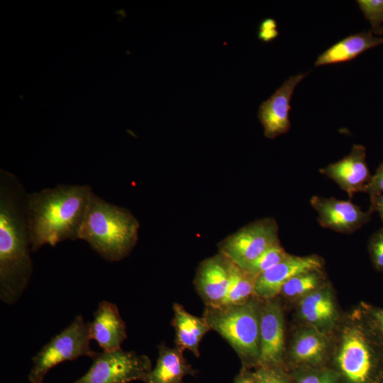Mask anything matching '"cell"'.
Instances as JSON below:
<instances>
[{"label": "cell", "instance_id": "6da1fadb", "mask_svg": "<svg viewBox=\"0 0 383 383\" xmlns=\"http://www.w3.org/2000/svg\"><path fill=\"white\" fill-rule=\"evenodd\" d=\"M27 196L13 174L0 170V299L15 304L33 273Z\"/></svg>", "mask_w": 383, "mask_h": 383}, {"label": "cell", "instance_id": "7a4b0ae2", "mask_svg": "<svg viewBox=\"0 0 383 383\" xmlns=\"http://www.w3.org/2000/svg\"><path fill=\"white\" fill-rule=\"evenodd\" d=\"M89 185H57L28 194L27 220L30 250L55 247L78 233L93 194Z\"/></svg>", "mask_w": 383, "mask_h": 383}, {"label": "cell", "instance_id": "3957f363", "mask_svg": "<svg viewBox=\"0 0 383 383\" xmlns=\"http://www.w3.org/2000/svg\"><path fill=\"white\" fill-rule=\"evenodd\" d=\"M139 228L138 221L128 210L93 193L78 239L87 241L106 260L116 262L127 257L133 250Z\"/></svg>", "mask_w": 383, "mask_h": 383}, {"label": "cell", "instance_id": "277c9868", "mask_svg": "<svg viewBox=\"0 0 383 383\" xmlns=\"http://www.w3.org/2000/svg\"><path fill=\"white\" fill-rule=\"evenodd\" d=\"M261 305L252 297L238 305L206 307L203 314L211 329L233 348L244 369L257 367Z\"/></svg>", "mask_w": 383, "mask_h": 383}, {"label": "cell", "instance_id": "5b68a950", "mask_svg": "<svg viewBox=\"0 0 383 383\" xmlns=\"http://www.w3.org/2000/svg\"><path fill=\"white\" fill-rule=\"evenodd\" d=\"M90 340L89 323L81 315L77 316L32 357L28 380L31 383H42L48 371L58 364L82 356L93 359L97 353L91 348Z\"/></svg>", "mask_w": 383, "mask_h": 383}, {"label": "cell", "instance_id": "8992f818", "mask_svg": "<svg viewBox=\"0 0 383 383\" xmlns=\"http://www.w3.org/2000/svg\"><path fill=\"white\" fill-rule=\"evenodd\" d=\"M379 348H383L368 328L353 326L345 330L337 360L350 383L374 382L381 360Z\"/></svg>", "mask_w": 383, "mask_h": 383}, {"label": "cell", "instance_id": "52a82bcc", "mask_svg": "<svg viewBox=\"0 0 383 383\" xmlns=\"http://www.w3.org/2000/svg\"><path fill=\"white\" fill-rule=\"evenodd\" d=\"M278 225L272 218L256 220L218 243V252L245 269L270 248L279 244Z\"/></svg>", "mask_w": 383, "mask_h": 383}, {"label": "cell", "instance_id": "ba28073f", "mask_svg": "<svg viewBox=\"0 0 383 383\" xmlns=\"http://www.w3.org/2000/svg\"><path fill=\"white\" fill-rule=\"evenodd\" d=\"M86 374L72 383H129L143 381L152 369L145 355L122 349L97 353Z\"/></svg>", "mask_w": 383, "mask_h": 383}, {"label": "cell", "instance_id": "9c48e42d", "mask_svg": "<svg viewBox=\"0 0 383 383\" xmlns=\"http://www.w3.org/2000/svg\"><path fill=\"white\" fill-rule=\"evenodd\" d=\"M284 350L283 312L280 304L265 300L260 309V355L257 367L279 368Z\"/></svg>", "mask_w": 383, "mask_h": 383}, {"label": "cell", "instance_id": "30bf717a", "mask_svg": "<svg viewBox=\"0 0 383 383\" xmlns=\"http://www.w3.org/2000/svg\"><path fill=\"white\" fill-rule=\"evenodd\" d=\"M311 205L318 214L320 225L332 231L350 233L367 223L373 211H363L350 201L314 196Z\"/></svg>", "mask_w": 383, "mask_h": 383}, {"label": "cell", "instance_id": "8fae6325", "mask_svg": "<svg viewBox=\"0 0 383 383\" xmlns=\"http://www.w3.org/2000/svg\"><path fill=\"white\" fill-rule=\"evenodd\" d=\"M307 75L299 73L291 76L260 106L257 116L263 126L265 136L270 139L289 131L290 101L296 87Z\"/></svg>", "mask_w": 383, "mask_h": 383}, {"label": "cell", "instance_id": "7c38bea8", "mask_svg": "<svg viewBox=\"0 0 383 383\" xmlns=\"http://www.w3.org/2000/svg\"><path fill=\"white\" fill-rule=\"evenodd\" d=\"M322 267V260L316 255L301 257L289 254L257 277L254 296L263 300L274 299L289 279L304 272L320 270Z\"/></svg>", "mask_w": 383, "mask_h": 383}, {"label": "cell", "instance_id": "4fadbf2b", "mask_svg": "<svg viewBox=\"0 0 383 383\" xmlns=\"http://www.w3.org/2000/svg\"><path fill=\"white\" fill-rule=\"evenodd\" d=\"M194 283L206 307L221 306L229 284L228 260L218 252L201 261Z\"/></svg>", "mask_w": 383, "mask_h": 383}, {"label": "cell", "instance_id": "5bb4252c", "mask_svg": "<svg viewBox=\"0 0 383 383\" xmlns=\"http://www.w3.org/2000/svg\"><path fill=\"white\" fill-rule=\"evenodd\" d=\"M365 157V147L354 145L348 155L320 171L337 183L351 198L357 192H365L372 177Z\"/></svg>", "mask_w": 383, "mask_h": 383}, {"label": "cell", "instance_id": "9a60e30c", "mask_svg": "<svg viewBox=\"0 0 383 383\" xmlns=\"http://www.w3.org/2000/svg\"><path fill=\"white\" fill-rule=\"evenodd\" d=\"M91 340H94L106 352L120 350L127 338L126 323L114 304L102 301L89 323Z\"/></svg>", "mask_w": 383, "mask_h": 383}, {"label": "cell", "instance_id": "2e32d148", "mask_svg": "<svg viewBox=\"0 0 383 383\" xmlns=\"http://www.w3.org/2000/svg\"><path fill=\"white\" fill-rule=\"evenodd\" d=\"M157 348L156 365L144 378V383H183L184 377L196 374L184 358L183 351L167 347L165 343Z\"/></svg>", "mask_w": 383, "mask_h": 383}, {"label": "cell", "instance_id": "e0dca14e", "mask_svg": "<svg viewBox=\"0 0 383 383\" xmlns=\"http://www.w3.org/2000/svg\"><path fill=\"white\" fill-rule=\"evenodd\" d=\"M174 317L172 325L174 329L175 347L183 351L189 350L199 357V345L211 329L206 318L189 313L180 304H173Z\"/></svg>", "mask_w": 383, "mask_h": 383}, {"label": "cell", "instance_id": "ac0fdd59", "mask_svg": "<svg viewBox=\"0 0 383 383\" xmlns=\"http://www.w3.org/2000/svg\"><path fill=\"white\" fill-rule=\"evenodd\" d=\"M381 44H383V38L375 37L371 30L350 35L321 53L316 60L315 66L350 61L365 51Z\"/></svg>", "mask_w": 383, "mask_h": 383}, {"label": "cell", "instance_id": "d6986e66", "mask_svg": "<svg viewBox=\"0 0 383 383\" xmlns=\"http://www.w3.org/2000/svg\"><path fill=\"white\" fill-rule=\"evenodd\" d=\"M299 306L301 316L311 324L323 326L335 318V305L328 289H316L307 294Z\"/></svg>", "mask_w": 383, "mask_h": 383}, {"label": "cell", "instance_id": "ffe728a7", "mask_svg": "<svg viewBox=\"0 0 383 383\" xmlns=\"http://www.w3.org/2000/svg\"><path fill=\"white\" fill-rule=\"evenodd\" d=\"M229 284L222 306L243 304L254 296L256 278L228 260Z\"/></svg>", "mask_w": 383, "mask_h": 383}, {"label": "cell", "instance_id": "44dd1931", "mask_svg": "<svg viewBox=\"0 0 383 383\" xmlns=\"http://www.w3.org/2000/svg\"><path fill=\"white\" fill-rule=\"evenodd\" d=\"M327 340L323 334L315 330L301 333L292 348V357L303 363H317L326 351Z\"/></svg>", "mask_w": 383, "mask_h": 383}, {"label": "cell", "instance_id": "7402d4cb", "mask_svg": "<svg viewBox=\"0 0 383 383\" xmlns=\"http://www.w3.org/2000/svg\"><path fill=\"white\" fill-rule=\"evenodd\" d=\"M321 270H314L297 274L289 279L282 287L281 292L288 298L305 296L314 291L322 282Z\"/></svg>", "mask_w": 383, "mask_h": 383}, {"label": "cell", "instance_id": "603a6c76", "mask_svg": "<svg viewBox=\"0 0 383 383\" xmlns=\"http://www.w3.org/2000/svg\"><path fill=\"white\" fill-rule=\"evenodd\" d=\"M289 255L279 243L265 250L244 270L257 279L259 275L282 262Z\"/></svg>", "mask_w": 383, "mask_h": 383}, {"label": "cell", "instance_id": "cb8c5ba5", "mask_svg": "<svg viewBox=\"0 0 383 383\" xmlns=\"http://www.w3.org/2000/svg\"><path fill=\"white\" fill-rule=\"evenodd\" d=\"M357 3L374 33L383 26V0H358Z\"/></svg>", "mask_w": 383, "mask_h": 383}, {"label": "cell", "instance_id": "d4e9b609", "mask_svg": "<svg viewBox=\"0 0 383 383\" xmlns=\"http://www.w3.org/2000/svg\"><path fill=\"white\" fill-rule=\"evenodd\" d=\"M366 316L368 330L383 347V309L367 306Z\"/></svg>", "mask_w": 383, "mask_h": 383}, {"label": "cell", "instance_id": "484cf974", "mask_svg": "<svg viewBox=\"0 0 383 383\" xmlns=\"http://www.w3.org/2000/svg\"><path fill=\"white\" fill-rule=\"evenodd\" d=\"M252 374L256 383H288L279 368L257 367Z\"/></svg>", "mask_w": 383, "mask_h": 383}, {"label": "cell", "instance_id": "4316f807", "mask_svg": "<svg viewBox=\"0 0 383 383\" xmlns=\"http://www.w3.org/2000/svg\"><path fill=\"white\" fill-rule=\"evenodd\" d=\"M369 248L374 266L383 270V228L372 236Z\"/></svg>", "mask_w": 383, "mask_h": 383}, {"label": "cell", "instance_id": "83f0119b", "mask_svg": "<svg viewBox=\"0 0 383 383\" xmlns=\"http://www.w3.org/2000/svg\"><path fill=\"white\" fill-rule=\"evenodd\" d=\"M278 35L277 22L273 18L264 19L259 27L258 38L264 42H270Z\"/></svg>", "mask_w": 383, "mask_h": 383}, {"label": "cell", "instance_id": "f1b7e54d", "mask_svg": "<svg viewBox=\"0 0 383 383\" xmlns=\"http://www.w3.org/2000/svg\"><path fill=\"white\" fill-rule=\"evenodd\" d=\"M297 383H336V377L331 371L312 372L300 377Z\"/></svg>", "mask_w": 383, "mask_h": 383}, {"label": "cell", "instance_id": "f546056e", "mask_svg": "<svg viewBox=\"0 0 383 383\" xmlns=\"http://www.w3.org/2000/svg\"><path fill=\"white\" fill-rule=\"evenodd\" d=\"M365 192L370 196L383 193V162L377 168L375 174L372 177L366 187Z\"/></svg>", "mask_w": 383, "mask_h": 383}, {"label": "cell", "instance_id": "4dcf8cb0", "mask_svg": "<svg viewBox=\"0 0 383 383\" xmlns=\"http://www.w3.org/2000/svg\"><path fill=\"white\" fill-rule=\"evenodd\" d=\"M371 207L373 211H377L383 221V193L370 196Z\"/></svg>", "mask_w": 383, "mask_h": 383}, {"label": "cell", "instance_id": "1f68e13d", "mask_svg": "<svg viewBox=\"0 0 383 383\" xmlns=\"http://www.w3.org/2000/svg\"><path fill=\"white\" fill-rule=\"evenodd\" d=\"M233 383H256V381L252 372H249L248 369L242 368Z\"/></svg>", "mask_w": 383, "mask_h": 383}, {"label": "cell", "instance_id": "d6a6232c", "mask_svg": "<svg viewBox=\"0 0 383 383\" xmlns=\"http://www.w3.org/2000/svg\"><path fill=\"white\" fill-rule=\"evenodd\" d=\"M374 33L383 35V26L377 30H376Z\"/></svg>", "mask_w": 383, "mask_h": 383}]
</instances>
